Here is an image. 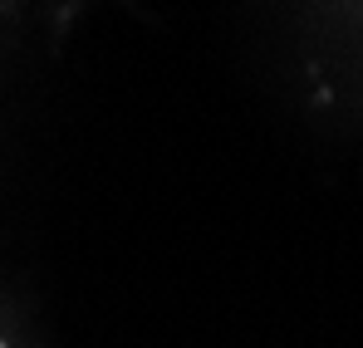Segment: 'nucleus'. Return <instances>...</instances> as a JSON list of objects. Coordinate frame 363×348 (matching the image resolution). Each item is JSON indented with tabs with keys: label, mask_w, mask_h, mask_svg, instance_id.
<instances>
[{
	"label": "nucleus",
	"mask_w": 363,
	"mask_h": 348,
	"mask_svg": "<svg viewBox=\"0 0 363 348\" xmlns=\"http://www.w3.org/2000/svg\"><path fill=\"white\" fill-rule=\"evenodd\" d=\"M0 348H5V344H0Z\"/></svg>",
	"instance_id": "nucleus-1"
}]
</instances>
